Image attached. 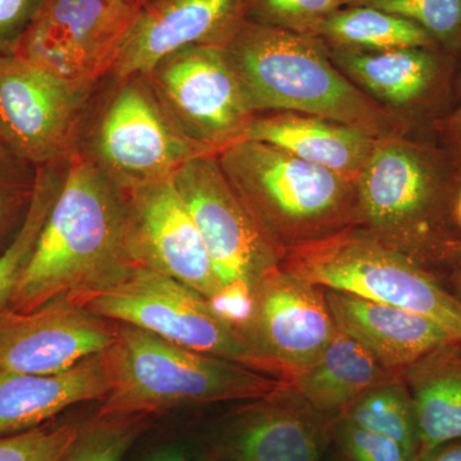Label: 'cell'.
<instances>
[{
	"label": "cell",
	"instance_id": "1f68e13d",
	"mask_svg": "<svg viewBox=\"0 0 461 461\" xmlns=\"http://www.w3.org/2000/svg\"><path fill=\"white\" fill-rule=\"evenodd\" d=\"M42 0H0V56L12 54Z\"/></svg>",
	"mask_w": 461,
	"mask_h": 461
},
{
	"label": "cell",
	"instance_id": "603a6c76",
	"mask_svg": "<svg viewBox=\"0 0 461 461\" xmlns=\"http://www.w3.org/2000/svg\"><path fill=\"white\" fill-rule=\"evenodd\" d=\"M317 38L333 47L364 51L438 48L417 23L368 5H350L321 23Z\"/></svg>",
	"mask_w": 461,
	"mask_h": 461
},
{
	"label": "cell",
	"instance_id": "277c9868",
	"mask_svg": "<svg viewBox=\"0 0 461 461\" xmlns=\"http://www.w3.org/2000/svg\"><path fill=\"white\" fill-rule=\"evenodd\" d=\"M233 189L272 241L295 247L339 232L351 215L348 180L266 142L218 151Z\"/></svg>",
	"mask_w": 461,
	"mask_h": 461
},
{
	"label": "cell",
	"instance_id": "4dcf8cb0",
	"mask_svg": "<svg viewBox=\"0 0 461 461\" xmlns=\"http://www.w3.org/2000/svg\"><path fill=\"white\" fill-rule=\"evenodd\" d=\"M330 435L348 461H411L405 448L393 439L360 429L342 417H336Z\"/></svg>",
	"mask_w": 461,
	"mask_h": 461
},
{
	"label": "cell",
	"instance_id": "8fae6325",
	"mask_svg": "<svg viewBox=\"0 0 461 461\" xmlns=\"http://www.w3.org/2000/svg\"><path fill=\"white\" fill-rule=\"evenodd\" d=\"M89 91L0 56V144L35 168L50 166L68 150Z\"/></svg>",
	"mask_w": 461,
	"mask_h": 461
},
{
	"label": "cell",
	"instance_id": "7c38bea8",
	"mask_svg": "<svg viewBox=\"0 0 461 461\" xmlns=\"http://www.w3.org/2000/svg\"><path fill=\"white\" fill-rule=\"evenodd\" d=\"M118 321L91 313L69 297L39 308L0 312V371L57 375L107 351Z\"/></svg>",
	"mask_w": 461,
	"mask_h": 461
},
{
	"label": "cell",
	"instance_id": "836d02e7",
	"mask_svg": "<svg viewBox=\"0 0 461 461\" xmlns=\"http://www.w3.org/2000/svg\"><path fill=\"white\" fill-rule=\"evenodd\" d=\"M441 129L461 159V105L450 114L446 115L441 122Z\"/></svg>",
	"mask_w": 461,
	"mask_h": 461
},
{
	"label": "cell",
	"instance_id": "cb8c5ba5",
	"mask_svg": "<svg viewBox=\"0 0 461 461\" xmlns=\"http://www.w3.org/2000/svg\"><path fill=\"white\" fill-rule=\"evenodd\" d=\"M338 417L393 439L411 460L420 453L414 403L402 375L366 391Z\"/></svg>",
	"mask_w": 461,
	"mask_h": 461
},
{
	"label": "cell",
	"instance_id": "ac0fdd59",
	"mask_svg": "<svg viewBox=\"0 0 461 461\" xmlns=\"http://www.w3.org/2000/svg\"><path fill=\"white\" fill-rule=\"evenodd\" d=\"M109 388L108 350L57 375L0 371V437L50 423L77 403L103 400Z\"/></svg>",
	"mask_w": 461,
	"mask_h": 461
},
{
	"label": "cell",
	"instance_id": "d6986e66",
	"mask_svg": "<svg viewBox=\"0 0 461 461\" xmlns=\"http://www.w3.org/2000/svg\"><path fill=\"white\" fill-rule=\"evenodd\" d=\"M241 140L266 142L346 180L359 176L377 147L372 133L362 127L296 113L251 120Z\"/></svg>",
	"mask_w": 461,
	"mask_h": 461
},
{
	"label": "cell",
	"instance_id": "e0dca14e",
	"mask_svg": "<svg viewBox=\"0 0 461 461\" xmlns=\"http://www.w3.org/2000/svg\"><path fill=\"white\" fill-rule=\"evenodd\" d=\"M323 290L338 330L390 371L402 375L424 355L456 341L429 318L342 291Z\"/></svg>",
	"mask_w": 461,
	"mask_h": 461
},
{
	"label": "cell",
	"instance_id": "ba28073f",
	"mask_svg": "<svg viewBox=\"0 0 461 461\" xmlns=\"http://www.w3.org/2000/svg\"><path fill=\"white\" fill-rule=\"evenodd\" d=\"M173 182L204 240L222 288L258 285L280 266V254L233 189L214 154L191 158Z\"/></svg>",
	"mask_w": 461,
	"mask_h": 461
},
{
	"label": "cell",
	"instance_id": "8992f818",
	"mask_svg": "<svg viewBox=\"0 0 461 461\" xmlns=\"http://www.w3.org/2000/svg\"><path fill=\"white\" fill-rule=\"evenodd\" d=\"M81 304L105 320L139 327L172 344L288 382L280 366L260 353L241 330L224 321L209 299L144 267L135 269L122 284Z\"/></svg>",
	"mask_w": 461,
	"mask_h": 461
},
{
	"label": "cell",
	"instance_id": "2e32d148",
	"mask_svg": "<svg viewBox=\"0 0 461 461\" xmlns=\"http://www.w3.org/2000/svg\"><path fill=\"white\" fill-rule=\"evenodd\" d=\"M330 417L315 411L290 384L254 400L224 429L232 461H321Z\"/></svg>",
	"mask_w": 461,
	"mask_h": 461
},
{
	"label": "cell",
	"instance_id": "5bb4252c",
	"mask_svg": "<svg viewBox=\"0 0 461 461\" xmlns=\"http://www.w3.org/2000/svg\"><path fill=\"white\" fill-rule=\"evenodd\" d=\"M127 195L139 266L181 282L206 299L217 296L222 286L173 177L127 191Z\"/></svg>",
	"mask_w": 461,
	"mask_h": 461
},
{
	"label": "cell",
	"instance_id": "484cf974",
	"mask_svg": "<svg viewBox=\"0 0 461 461\" xmlns=\"http://www.w3.org/2000/svg\"><path fill=\"white\" fill-rule=\"evenodd\" d=\"M417 23L439 50L461 57V0H357Z\"/></svg>",
	"mask_w": 461,
	"mask_h": 461
},
{
	"label": "cell",
	"instance_id": "9a60e30c",
	"mask_svg": "<svg viewBox=\"0 0 461 461\" xmlns=\"http://www.w3.org/2000/svg\"><path fill=\"white\" fill-rule=\"evenodd\" d=\"M247 5L248 0H147L112 72L121 80L142 77L184 48L223 47L247 18Z\"/></svg>",
	"mask_w": 461,
	"mask_h": 461
},
{
	"label": "cell",
	"instance_id": "7a4b0ae2",
	"mask_svg": "<svg viewBox=\"0 0 461 461\" xmlns=\"http://www.w3.org/2000/svg\"><path fill=\"white\" fill-rule=\"evenodd\" d=\"M111 388L96 417H131L232 400H257L288 382L172 344L130 324L118 323L108 348Z\"/></svg>",
	"mask_w": 461,
	"mask_h": 461
},
{
	"label": "cell",
	"instance_id": "30bf717a",
	"mask_svg": "<svg viewBox=\"0 0 461 461\" xmlns=\"http://www.w3.org/2000/svg\"><path fill=\"white\" fill-rule=\"evenodd\" d=\"M213 153L176 126L148 83L132 80L103 115L94 159L118 186L131 191L173 177L191 158Z\"/></svg>",
	"mask_w": 461,
	"mask_h": 461
},
{
	"label": "cell",
	"instance_id": "d6a6232c",
	"mask_svg": "<svg viewBox=\"0 0 461 461\" xmlns=\"http://www.w3.org/2000/svg\"><path fill=\"white\" fill-rule=\"evenodd\" d=\"M411 461H461V438L436 446L427 453L417 455Z\"/></svg>",
	"mask_w": 461,
	"mask_h": 461
},
{
	"label": "cell",
	"instance_id": "9c48e42d",
	"mask_svg": "<svg viewBox=\"0 0 461 461\" xmlns=\"http://www.w3.org/2000/svg\"><path fill=\"white\" fill-rule=\"evenodd\" d=\"M142 77L176 126L215 153L241 140L251 122L253 112L221 45L175 51Z\"/></svg>",
	"mask_w": 461,
	"mask_h": 461
},
{
	"label": "cell",
	"instance_id": "6da1fadb",
	"mask_svg": "<svg viewBox=\"0 0 461 461\" xmlns=\"http://www.w3.org/2000/svg\"><path fill=\"white\" fill-rule=\"evenodd\" d=\"M139 267L127 191L94 158L76 154L8 306L29 312L57 297L81 304Z\"/></svg>",
	"mask_w": 461,
	"mask_h": 461
},
{
	"label": "cell",
	"instance_id": "f546056e",
	"mask_svg": "<svg viewBox=\"0 0 461 461\" xmlns=\"http://www.w3.org/2000/svg\"><path fill=\"white\" fill-rule=\"evenodd\" d=\"M25 160L0 144V241L14 224L23 223L35 189V173Z\"/></svg>",
	"mask_w": 461,
	"mask_h": 461
},
{
	"label": "cell",
	"instance_id": "4316f807",
	"mask_svg": "<svg viewBox=\"0 0 461 461\" xmlns=\"http://www.w3.org/2000/svg\"><path fill=\"white\" fill-rule=\"evenodd\" d=\"M145 427V415L95 417L80 427L62 461H122Z\"/></svg>",
	"mask_w": 461,
	"mask_h": 461
},
{
	"label": "cell",
	"instance_id": "8d00e7d4",
	"mask_svg": "<svg viewBox=\"0 0 461 461\" xmlns=\"http://www.w3.org/2000/svg\"><path fill=\"white\" fill-rule=\"evenodd\" d=\"M455 286H456V293H454V295L461 300V262L457 264L456 273H455Z\"/></svg>",
	"mask_w": 461,
	"mask_h": 461
},
{
	"label": "cell",
	"instance_id": "4fadbf2b",
	"mask_svg": "<svg viewBox=\"0 0 461 461\" xmlns=\"http://www.w3.org/2000/svg\"><path fill=\"white\" fill-rule=\"evenodd\" d=\"M336 330L323 288L281 266L258 285L248 338L290 384L318 362Z\"/></svg>",
	"mask_w": 461,
	"mask_h": 461
},
{
	"label": "cell",
	"instance_id": "5b68a950",
	"mask_svg": "<svg viewBox=\"0 0 461 461\" xmlns=\"http://www.w3.org/2000/svg\"><path fill=\"white\" fill-rule=\"evenodd\" d=\"M280 266L314 286L429 318L461 342V300L411 254L339 230L288 248Z\"/></svg>",
	"mask_w": 461,
	"mask_h": 461
},
{
	"label": "cell",
	"instance_id": "d4e9b609",
	"mask_svg": "<svg viewBox=\"0 0 461 461\" xmlns=\"http://www.w3.org/2000/svg\"><path fill=\"white\" fill-rule=\"evenodd\" d=\"M48 167L38 168L32 203L23 224L0 253V312L7 308L16 293L45 221L59 193L62 178L59 180Z\"/></svg>",
	"mask_w": 461,
	"mask_h": 461
},
{
	"label": "cell",
	"instance_id": "7402d4cb",
	"mask_svg": "<svg viewBox=\"0 0 461 461\" xmlns=\"http://www.w3.org/2000/svg\"><path fill=\"white\" fill-rule=\"evenodd\" d=\"M411 391L420 454L461 438V342L424 355L402 372Z\"/></svg>",
	"mask_w": 461,
	"mask_h": 461
},
{
	"label": "cell",
	"instance_id": "52a82bcc",
	"mask_svg": "<svg viewBox=\"0 0 461 461\" xmlns=\"http://www.w3.org/2000/svg\"><path fill=\"white\" fill-rule=\"evenodd\" d=\"M147 0H42L12 54L75 86L113 71Z\"/></svg>",
	"mask_w": 461,
	"mask_h": 461
},
{
	"label": "cell",
	"instance_id": "e575fe53",
	"mask_svg": "<svg viewBox=\"0 0 461 461\" xmlns=\"http://www.w3.org/2000/svg\"><path fill=\"white\" fill-rule=\"evenodd\" d=\"M145 461H191L187 454L181 448L175 446H167V447L158 448L153 451Z\"/></svg>",
	"mask_w": 461,
	"mask_h": 461
},
{
	"label": "cell",
	"instance_id": "3957f363",
	"mask_svg": "<svg viewBox=\"0 0 461 461\" xmlns=\"http://www.w3.org/2000/svg\"><path fill=\"white\" fill-rule=\"evenodd\" d=\"M223 48L251 112L317 115L366 131L377 123L375 109L330 65L317 36L245 18Z\"/></svg>",
	"mask_w": 461,
	"mask_h": 461
},
{
	"label": "cell",
	"instance_id": "f35d334b",
	"mask_svg": "<svg viewBox=\"0 0 461 461\" xmlns=\"http://www.w3.org/2000/svg\"><path fill=\"white\" fill-rule=\"evenodd\" d=\"M355 2H357V0H351V5H354Z\"/></svg>",
	"mask_w": 461,
	"mask_h": 461
},
{
	"label": "cell",
	"instance_id": "ffe728a7",
	"mask_svg": "<svg viewBox=\"0 0 461 461\" xmlns=\"http://www.w3.org/2000/svg\"><path fill=\"white\" fill-rule=\"evenodd\" d=\"M332 56L377 98L393 107L429 102L445 83L448 58L439 48L364 51L332 47Z\"/></svg>",
	"mask_w": 461,
	"mask_h": 461
},
{
	"label": "cell",
	"instance_id": "74e56055",
	"mask_svg": "<svg viewBox=\"0 0 461 461\" xmlns=\"http://www.w3.org/2000/svg\"><path fill=\"white\" fill-rule=\"evenodd\" d=\"M456 86H457V93H459L461 95V57H460L459 72H457V77H456Z\"/></svg>",
	"mask_w": 461,
	"mask_h": 461
},
{
	"label": "cell",
	"instance_id": "f1b7e54d",
	"mask_svg": "<svg viewBox=\"0 0 461 461\" xmlns=\"http://www.w3.org/2000/svg\"><path fill=\"white\" fill-rule=\"evenodd\" d=\"M78 424H42L0 437V461H62L80 430Z\"/></svg>",
	"mask_w": 461,
	"mask_h": 461
},
{
	"label": "cell",
	"instance_id": "44dd1931",
	"mask_svg": "<svg viewBox=\"0 0 461 461\" xmlns=\"http://www.w3.org/2000/svg\"><path fill=\"white\" fill-rule=\"evenodd\" d=\"M402 375L382 366L363 345L338 330L318 362L297 375L290 386L315 411L338 417L366 391Z\"/></svg>",
	"mask_w": 461,
	"mask_h": 461
},
{
	"label": "cell",
	"instance_id": "d590c367",
	"mask_svg": "<svg viewBox=\"0 0 461 461\" xmlns=\"http://www.w3.org/2000/svg\"><path fill=\"white\" fill-rule=\"evenodd\" d=\"M455 222H456L457 229L461 230V187L459 194H457L456 203H455Z\"/></svg>",
	"mask_w": 461,
	"mask_h": 461
},
{
	"label": "cell",
	"instance_id": "83f0119b",
	"mask_svg": "<svg viewBox=\"0 0 461 461\" xmlns=\"http://www.w3.org/2000/svg\"><path fill=\"white\" fill-rule=\"evenodd\" d=\"M351 0H248L247 18L262 25L317 36L327 17Z\"/></svg>",
	"mask_w": 461,
	"mask_h": 461
}]
</instances>
